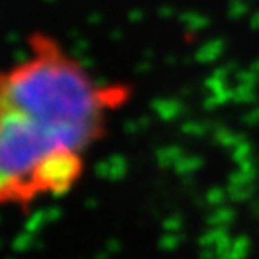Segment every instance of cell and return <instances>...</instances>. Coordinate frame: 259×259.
Here are the masks:
<instances>
[{
  "label": "cell",
  "instance_id": "obj_1",
  "mask_svg": "<svg viewBox=\"0 0 259 259\" xmlns=\"http://www.w3.org/2000/svg\"><path fill=\"white\" fill-rule=\"evenodd\" d=\"M126 89L97 81L56 38L32 34L0 69V207L70 191Z\"/></svg>",
  "mask_w": 259,
  "mask_h": 259
}]
</instances>
